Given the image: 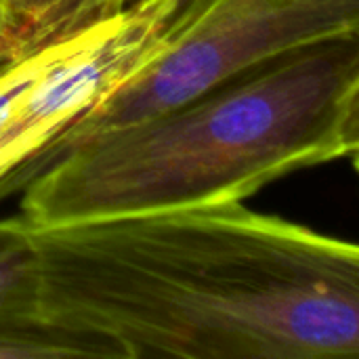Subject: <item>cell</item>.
Listing matches in <instances>:
<instances>
[{
  "instance_id": "obj_1",
  "label": "cell",
  "mask_w": 359,
  "mask_h": 359,
  "mask_svg": "<svg viewBox=\"0 0 359 359\" xmlns=\"http://www.w3.org/2000/svg\"><path fill=\"white\" fill-rule=\"evenodd\" d=\"M32 231L42 320L101 358H358L353 242L244 202Z\"/></svg>"
},
{
  "instance_id": "obj_2",
  "label": "cell",
  "mask_w": 359,
  "mask_h": 359,
  "mask_svg": "<svg viewBox=\"0 0 359 359\" xmlns=\"http://www.w3.org/2000/svg\"><path fill=\"white\" fill-rule=\"evenodd\" d=\"M359 151V32L265 59L162 114L69 147L23 185L21 217L55 227L244 202Z\"/></svg>"
},
{
  "instance_id": "obj_3",
  "label": "cell",
  "mask_w": 359,
  "mask_h": 359,
  "mask_svg": "<svg viewBox=\"0 0 359 359\" xmlns=\"http://www.w3.org/2000/svg\"><path fill=\"white\" fill-rule=\"evenodd\" d=\"M358 32L359 0H208L170 23L158 53L72 124L27 181L93 135L187 103L265 59Z\"/></svg>"
},
{
  "instance_id": "obj_4",
  "label": "cell",
  "mask_w": 359,
  "mask_h": 359,
  "mask_svg": "<svg viewBox=\"0 0 359 359\" xmlns=\"http://www.w3.org/2000/svg\"><path fill=\"white\" fill-rule=\"evenodd\" d=\"M175 0H135L63 36L57 57L0 126V202L19 194L55 141L164 44Z\"/></svg>"
},
{
  "instance_id": "obj_5",
  "label": "cell",
  "mask_w": 359,
  "mask_h": 359,
  "mask_svg": "<svg viewBox=\"0 0 359 359\" xmlns=\"http://www.w3.org/2000/svg\"><path fill=\"white\" fill-rule=\"evenodd\" d=\"M40 271L32 225L0 219V326L40 322Z\"/></svg>"
},
{
  "instance_id": "obj_6",
  "label": "cell",
  "mask_w": 359,
  "mask_h": 359,
  "mask_svg": "<svg viewBox=\"0 0 359 359\" xmlns=\"http://www.w3.org/2000/svg\"><path fill=\"white\" fill-rule=\"evenodd\" d=\"M72 2L74 0H6L0 29L13 38L17 57L38 48L46 27Z\"/></svg>"
},
{
  "instance_id": "obj_7",
  "label": "cell",
  "mask_w": 359,
  "mask_h": 359,
  "mask_svg": "<svg viewBox=\"0 0 359 359\" xmlns=\"http://www.w3.org/2000/svg\"><path fill=\"white\" fill-rule=\"evenodd\" d=\"M135 0H74L42 34L40 44L59 40L63 36H69L78 29H84L101 19H109L124 8H128Z\"/></svg>"
},
{
  "instance_id": "obj_8",
  "label": "cell",
  "mask_w": 359,
  "mask_h": 359,
  "mask_svg": "<svg viewBox=\"0 0 359 359\" xmlns=\"http://www.w3.org/2000/svg\"><path fill=\"white\" fill-rule=\"evenodd\" d=\"M208 0H175V11H172V19L170 23H179L183 19H187L194 11H198L200 6H204Z\"/></svg>"
},
{
  "instance_id": "obj_9",
  "label": "cell",
  "mask_w": 359,
  "mask_h": 359,
  "mask_svg": "<svg viewBox=\"0 0 359 359\" xmlns=\"http://www.w3.org/2000/svg\"><path fill=\"white\" fill-rule=\"evenodd\" d=\"M15 57H17V46H15L13 38L6 32L0 29V67L6 65Z\"/></svg>"
},
{
  "instance_id": "obj_10",
  "label": "cell",
  "mask_w": 359,
  "mask_h": 359,
  "mask_svg": "<svg viewBox=\"0 0 359 359\" xmlns=\"http://www.w3.org/2000/svg\"><path fill=\"white\" fill-rule=\"evenodd\" d=\"M4 4H6V0H0V23H2V15H4Z\"/></svg>"
}]
</instances>
